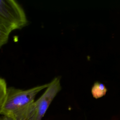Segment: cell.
Segmentation results:
<instances>
[{
    "mask_svg": "<svg viewBox=\"0 0 120 120\" xmlns=\"http://www.w3.org/2000/svg\"><path fill=\"white\" fill-rule=\"evenodd\" d=\"M7 88L6 81L0 77V110L6 96Z\"/></svg>",
    "mask_w": 120,
    "mask_h": 120,
    "instance_id": "6",
    "label": "cell"
},
{
    "mask_svg": "<svg viewBox=\"0 0 120 120\" xmlns=\"http://www.w3.org/2000/svg\"><path fill=\"white\" fill-rule=\"evenodd\" d=\"M0 120H16L12 117L7 116H3L0 117Z\"/></svg>",
    "mask_w": 120,
    "mask_h": 120,
    "instance_id": "7",
    "label": "cell"
},
{
    "mask_svg": "<svg viewBox=\"0 0 120 120\" xmlns=\"http://www.w3.org/2000/svg\"><path fill=\"white\" fill-rule=\"evenodd\" d=\"M61 89L60 78L55 77L50 82L43 94L28 108L24 120H42L53 99Z\"/></svg>",
    "mask_w": 120,
    "mask_h": 120,
    "instance_id": "2",
    "label": "cell"
},
{
    "mask_svg": "<svg viewBox=\"0 0 120 120\" xmlns=\"http://www.w3.org/2000/svg\"><path fill=\"white\" fill-rule=\"evenodd\" d=\"M11 31L0 22V48L8 42Z\"/></svg>",
    "mask_w": 120,
    "mask_h": 120,
    "instance_id": "5",
    "label": "cell"
},
{
    "mask_svg": "<svg viewBox=\"0 0 120 120\" xmlns=\"http://www.w3.org/2000/svg\"><path fill=\"white\" fill-rule=\"evenodd\" d=\"M106 91L107 89L103 83L98 82H95L91 89L92 94L95 98L103 97L105 94Z\"/></svg>",
    "mask_w": 120,
    "mask_h": 120,
    "instance_id": "4",
    "label": "cell"
},
{
    "mask_svg": "<svg viewBox=\"0 0 120 120\" xmlns=\"http://www.w3.org/2000/svg\"><path fill=\"white\" fill-rule=\"evenodd\" d=\"M0 22L11 32L27 25L28 21L22 6L14 0H0Z\"/></svg>",
    "mask_w": 120,
    "mask_h": 120,
    "instance_id": "3",
    "label": "cell"
},
{
    "mask_svg": "<svg viewBox=\"0 0 120 120\" xmlns=\"http://www.w3.org/2000/svg\"><path fill=\"white\" fill-rule=\"evenodd\" d=\"M48 85L49 83H45L27 90L8 87L0 114L16 120H24L26 110L35 101L36 96Z\"/></svg>",
    "mask_w": 120,
    "mask_h": 120,
    "instance_id": "1",
    "label": "cell"
}]
</instances>
